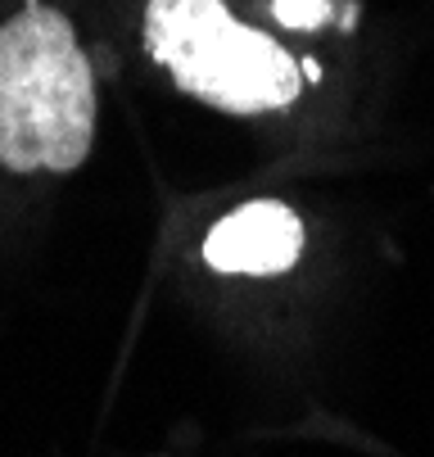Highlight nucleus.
I'll return each instance as SVG.
<instances>
[{"mask_svg": "<svg viewBox=\"0 0 434 457\" xmlns=\"http://www.w3.org/2000/svg\"><path fill=\"white\" fill-rule=\"evenodd\" d=\"M95 137V82L69 19L28 5L0 28V163L73 172Z\"/></svg>", "mask_w": 434, "mask_h": 457, "instance_id": "f257e3e1", "label": "nucleus"}, {"mask_svg": "<svg viewBox=\"0 0 434 457\" xmlns=\"http://www.w3.org/2000/svg\"><path fill=\"white\" fill-rule=\"evenodd\" d=\"M145 41L181 91L226 113H272L303 91L290 50L235 23L222 0H150Z\"/></svg>", "mask_w": 434, "mask_h": 457, "instance_id": "f03ea898", "label": "nucleus"}, {"mask_svg": "<svg viewBox=\"0 0 434 457\" xmlns=\"http://www.w3.org/2000/svg\"><path fill=\"white\" fill-rule=\"evenodd\" d=\"M299 249H303V222L281 200L240 204L204 240L209 268H217V272H254V277L285 272L299 258Z\"/></svg>", "mask_w": 434, "mask_h": 457, "instance_id": "7ed1b4c3", "label": "nucleus"}]
</instances>
